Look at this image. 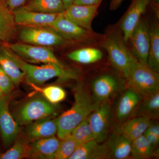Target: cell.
<instances>
[{"mask_svg":"<svg viewBox=\"0 0 159 159\" xmlns=\"http://www.w3.org/2000/svg\"><path fill=\"white\" fill-rule=\"evenodd\" d=\"M143 135L148 142L153 145L154 147H155L159 144V137L153 134L150 133V132L146 130L145 131Z\"/></svg>","mask_w":159,"mask_h":159,"instance_id":"cell-35","label":"cell"},{"mask_svg":"<svg viewBox=\"0 0 159 159\" xmlns=\"http://www.w3.org/2000/svg\"><path fill=\"white\" fill-rule=\"evenodd\" d=\"M66 40L74 41L92 40L93 33L80 27L71 21L65 15L60 13L56 18L49 25Z\"/></svg>","mask_w":159,"mask_h":159,"instance_id":"cell-12","label":"cell"},{"mask_svg":"<svg viewBox=\"0 0 159 159\" xmlns=\"http://www.w3.org/2000/svg\"><path fill=\"white\" fill-rule=\"evenodd\" d=\"M95 137V140L100 143L108 136L111 120L110 105L108 101L103 102L92 111L87 117Z\"/></svg>","mask_w":159,"mask_h":159,"instance_id":"cell-11","label":"cell"},{"mask_svg":"<svg viewBox=\"0 0 159 159\" xmlns=\"http://www.w3.org/2000/svg\"><path fill=\"white\" fill-rule=\"evenodd\" d=\"M60 142L59 139L53 136L31 142L30 158L54 159Z\"/></svg>","mask_w":159,"mask_h":159,"instance_id":"cell-18","label":"cell"},{"mask_svg":"<svg viewBox=\"0 0 159 159\" xmlns=\"http://www.w3.org/2000/svg\"><path fill=\"white\" fill-rule=\"evenodd\" d=\"M58 111L57 105L51 104L40 95L26 100L11 115L21 126L46 117H55Z\"/></svg>","mask_w":159,"mask_h":159,"instance_id":"cell-5","label":"cell"},{"mask_svg":"<svg viewBox=\"0 0 159 159\" xmlns=\"http://www.w3.org/2000/svg\"><path fill=\"white\" fill-rule=\"evenodd\" d=\"M5 45L23 60L34 63H42L44 64H56L64 67H67L58 59L53 51L48 47L22 43H10Z\"/></svg>","mask_w":159,"mask_h":159,"instance_id":"cell-7","label":"cell"},{"mask_svg":"<svg viewBox=\"0 0 159 159\" xmlns=\"http://www.w3.org/2000/svg\"><path fill=\"white\" fill-rule=\"evenodd\" d=\"M11 11L5 6H0V40L5 44L11 42L17 34Z\"/></svg>","mask_w":159,"mask_h":159,"instance_id":"cell-22","label":"cell"},{"mask_svg":"<svg viewBox=\"0 0 159 159\" xmlns=\"http://www.w3.org/2000/svg\"><path fill=\"white\" fill-rule=\"evenodd\" d=\"M11 98L10 94L0 97V134L6 147L14 143L20 132V125L9 111Z\"/></svg>","mask_w":159,"mask_h":159,"instance_id":"cell-10","label":"cell"},{"mask_svg":"<svg viewBox=\"0 0 159 159\" xmlns=\"http://www.w3.org/2000/svg\"><path fill=\"white\" fill-rule=\"evenodd\" d=\"M74 1L75 0H62L65 10L67 9L68 8H69L71 5H73Z\"/></svg>","mask_w":159,"mask_h":159,"instance_id":"cell-39","label":"cell"},{"mask_svg":"<svg viewBox=\"0 0 159 159\" xmlns=\"http://www.w3.org/2000/svg\"><path fill=\"white\" fill-rule=\"evenodd\" d=\"M102 1V0H75L73 4L85 6H99Z\"/></svg>","mask_w":159,"mask_h":159,"instance_id":"cell-36","label":"cell"},{"mask_svg":"<svg viewBox=\"0 0 159 159\" xmlns=\"http://www.w3.org/2000/svg\"><path fill=\"white\" fill-rule=\"evenodd\" d=\"M71 60L84 64H89L102 59V51L95 48H87L72 51L67 55Z\"/></svg>","mask_w":159,"mask_h":159,"instance_id":"cell-27","label":"cell"},{"mask_svg":"<svg viewBox=\"0 0 159 159\" xmlns=\"http://www.w3.org/2000/svg\"><path fill=\"white\" fill-rule=\"evenodd\" d=\"M155 135L159 137V126L157 122L151 121L150 124L146 130Z\"/></svg>","mask_w":159,"mask_h":159,"instance_id":"cell-37","label":"cell"},{"mask_svg":"<svg viewBox=\"0 0 159 159\" xmlns=\"http://www.w3.org/2000/svg\"><path fill=\"white\" fill-rule=\"evenodd\" d=\"M153 1H154V2H155L156 3H159V0H153Z\"/></svg>","mask_w":159,"mask_h":159,"instance_id":"cell-42","label":"cell"},{"mask_svg":"<svg viewBox=\"0 0 159 159\" xmlns=\"http://www.w3.org/2000/svg\"><path fill=\"white\" fill-rule=\"evenodd\" d=\"M25 139L29 143L55 135L57 133V118H42L25 125Z\"/></svg>","mask_w":159,"mask_h":159,"instance_id":"cell-14","label":"cell"},{"mask_svg":"<svg viewBox=\"0 0 159 159\" xmlns=\"http://www.w3.org/2000/svg\"><path fill=\"white\" fill-rule=\"evenodd\" d=\"M132 115V117L144 116L157 119L159 115V91L144 97Z\"/></svg>","mask_w":159,"mask_h":159,"instance_id":"cell-25","label":"cell"},{"mask_svg":"<svg viewBox=\"0 0 159 159\" xmlns=\"http://www.w3.org/2000/svg\"><path fill=\"white\" fill-rule=\"evenodd\" d=\"M125 43L121 31L115 29L107 32L102 43L111 63L125 78L134 58Z\"/></svg>","mask_w":159,"mask_h":159,"instance_id":"cell-3","label":"cell"},{"mask_svg":"<svg viewBox=\"0 0 159 159\" xmlns=\"http://www.w3.org/2000/svg\"><path fill=\"white\" fill-rule=\"evenodd\" d=\"M31 147L29 142L23 138L18 137L11 148L0 154V159L30 158Z\"/></svg>","mask_w":159,"mask_h":159,"instance_id":"cell-28","label":"cell"},{"mask_svg":"<svg viewBox=\"0 0 159 159\" xmlns=\"http://www.w3.org/2000/svg\"><path fill=\"white\" fill-rule=\"evenodd\" d=\"M123 1L124 0H111L110 3V6L111 10H116L119 7Z\"/></svg>","mask_w":159,"mask_h":159,"instance_id":"cell-38","label":"cell"},{"mask_svg":"<svg viewBox=\"0 0 159 159\" xmlns=\"http://www.w3.org/2000/svg\"><path fill=\"white\" fill-rule=\"evenodd\" d=\"M0 66L11 78L15 85H18L22 81L24 74L9 55L5 45L0 46Z\"/></svg>","mask_w":159,"mask_h":159,"instance_id":"cell-23","label":"cell"},{"mask_svg":"<svg viewBox=\"0 0 159 159\" xmlns=\"http://www.w3.org/2000/svg\"><path fill=\"white\" fill-rule=\"evenodd\" d=\"M151 1V0H133L128 10L122 17L119 25L125 43L128 42L132 32L146 11Z\"/></svg>","mask_w":159,"mask_h":159,"instance_id":"cell-13","label":"cell"},{"mask_svg":"<svg viewBox=\"0 0 159 159\" xmlns=\"http://www.w3.org/2000/svg\"><path fill=\"white\" fill-rule=\"evenodd\" d=\"M123 88L122 80L111 74H103L96 78L92 85L93 111Z\"/></svg>","mask_w":159,"mask_h":159,"instance_id":"cell-9","label":"cell"},{"mask_svg":"<svg viewBox=\"0 0 159 159\" xmlns=\"http://www.w3.org/2000/svg\"><path fill=\"white\" fill-rule=\"evenodd\" d=\"M29 84L37 93L51 104L57 105L65 99L66 95V91L58 86L51 85L42 88L32 84Z\"/></svg>","mask_w":159,"mask_h":159,"instance_id":"cell-30","label":"cell"},{"mask_svg":"<svg viewBox=\"0 0 159 159\" xmlns=\"http://www.w3.org/2000/svg\"><path fill=\"white\" fill-rule=\"evenodd\" d=\"M71 135L78 145L95 140V137L87 119L80 122L73 129Z\"/></svg>","mask_w":159,"mask_h":159,"instance_id":"cell-31","label":"cell"},{"mask_svg":"<svg viewBox=\"0 0 159 159\" xmlns=\"http://www.w3.org/2000/svg\"><path fill=\"white\" fill-rule=\"evenodd\" d=\"M4 93H3L2 91V89H1V88H0V97H3V96H4Z\"/></svg>","mask_w":159,"mask_h":159,"instance_id":"cell-41","label":"cell"},{"mask_svg":"<svg viewBox=\"0 0 159 159\" xmlns=\"http://www.w3.org/2000/svg\"><path fill=\"white\" fill-rule=\"evenodd\" d=\"M99 6L73 4L66 9L64 13L71 21L92 32V22L97 14Z\"/></svg>","mask_w":159,"mask_h":159,"instance_id":"cell-16","label":"cell"},{"mask_svg":"<svg viewBox=\"0 0 159 159\" xmlns=\"http://www.w3.org/2000/svg\"><path fill=\"white\" fill-rule=\"evenodd\" d=\"M142 99L139 94L128 89L119 100L116 109L117 119L119 121H125L131 116Z\"/></svg>","mask_w":159,"mask_h":159,"instance_id":"cell-20","label":"cell"},{"mask_svg":"<svg viewBox=\"0 0 159 159\" xmlns=\"http://www.w3.org/2000/svg\"><path fill=\"white\" fill-rule=\"evenodd\" d=\"M6 1V0H0V5H5Z\"/></svg>","mask_w":159,"mask_h":159,"instance_id":"cell-40","label":"cell"},{"mask_svg":"<svg viewBox=\"0 0 159 159\" xmlns=\"http://www.w3.org/2000/svg\"><path fill=\"white\" fill-rule=\"evenodd\" d=\"M28 0H6L5 6L11 11L23 6Z\"/></svg>","mask_w":159,"mask_h":159,"instance_id":"cell-34","label":"cell"},{"mask_svg":"<svg viewBox=\"0 0 159 159\" xmlns=\"http://www.w3.org/2000/svg\"><path fill=\"white\" fill-rule=\"evenodd\" d=\"M16 24L25 26H48L60 13L48 14L31 11L22 6L11 11Z\"/></svg>","mask_w":159,"mask_h":159,"instance_id":"cell-15","label":"cell"},{"mask_svg":"<svg viewBox=\"0 0 159 159\" xmlns=\"http://www.w3.org/2000/svg\"><path fill=\"white\" fill-rule=\"evenodd\" d=\"M151 120L147 117H133L122 123L117 129V132L130 141H133L144 134Z\"/></svg>","mask_w":159,"mask_h":159,"instance_id":"cell-19","label":"cell"},{"mask_svg":"<svg viewBox=\"0 0 159 159\" xmlns=\"http://www.w3.org/2000/svg\"><path fill=\"white\" fill-rule=\"evenodd\" d=\"M6 46L9 55L24 73L28 83L39 86L55 77H57L61 81L78 78L77 74L72 69L56 64H44L41 66L31 64L20 58Z\"/></svg>","mask_w":159,"mask_h":159,"instance_id":"cell-2","label":"cell"},{"mask_svg":"<svg viewBox=\"0 0 159 159\" xmlns=\"http://www.w3.org/2000/svg\"><path fill=\"white\" fill-rule=\"evenodd\" d=\"M130 42V52L134 57L142 64L147 65L150 33L149 22L146 19L141 17L131 34L128 41Z\"/></svg>","mask_w":159,"mask_h":159,"instance_id":"cell-8","label":"cell"},{"mask_svg":"<svg viewBox=\"0 0 159 159\" xmlns=\"http://www.w3.org/2000/svg\"><path fill=\"white\" fill-rule=\"evenodd\" d=\"M4 6V5H0V6ZM4 6H5V5H4Z\"/></svg>","mask_w":159,"mask_h":159,"instance_id":"cell-44","label":"cell"},{"mask_svg":"<svg viewBox=\"0 0 159 159\" xmlns=\"http://www.w3.org/2000/svg\"><path fill=\"white\" fill-rule=\"evenodd\" d=\"M125 79L128 89L143 98L159 91V73L139 62L135 57Z\"/></svg>","mask_w":159,"mask_h":159,"instance_id":"cell-4","label":"cell"},{"mask_svg":"<svg viewBox=\"0 0 159 159\" xmlns=\"http://www.w3.org/2000/svg\"><path fill=\"white\" fill-rule=\"evenodd\" d=\"M71 134L61 139L54 159H69L78 146Z\"/></svg>","mask_w":159,"mask_h":159,"instance_id":"cell-32","label":"cell"},{"mask_svg":"<svg viewBox=\"0 0 159 159\" xmlns=\"http://www.w3.org/2000/svg\"><path fill=\"white\" fill-rule=\"evenodd\" d=\"M150 44L147 65L154 72H159V27L157 23L149 24Z\"/></svg>","mask_w":159,"mask_h":159,"instance_id":"cell-24","label":"cell"},{"mask_svg":"<svg viewBox=\"0 0 159 159\" xmlns=\"http://www.w3.org/2000/svg\"><path fill=\"white\" fill-rule=\"evenodd\" d=\"M74 102L68 110L57 118V136L61 140L69 134L78 124L87 119L93 111L92 98L82 83L74 88Z\"/></svg>","mask_w":159,"mask_h":159,"instance_id":"cell-1","label":"cell"},{"mask_svg":"<svg viewBox=\"0 0 159 159\" xmlns=\"http://www.w3.org/2000/svg\"><path fill=\"white\" fill-rule=\"evenodd\" d=\"M15 85L11 78L0 66V88L4 95H9L14 89Z\"/></svg>","mask_w":159,"mask_h":159,"instance_id":"cell-33","label":"cell"},{"mask_svg":"<svg viewBox=\"0 0 159 159\" xmlns=\"http://www.w3.org/2000/svg\"><path fill=\"white\" fill-rule=\"evenodd\" d=\"M131 144L132 141L116 132L111 135L107 145L111 157L124 159L131 154Z\"/></svg>","mask_w":159,"mask_h":159,"instance_id":"cell-21","label":"cell"},{"mask_svg":"<svg viewBox=\"0 0 159 159\" xmlns=\"http://www.w3.org/2000/svg\"><path fill=\"white\" fill-rule=\"evenodd\" d=\"M155 147L148 142L144 135L132 141L131 154L137 159L149 158L155 155Z\"/></svg>","mask_w":159,"mask_h":159,"instance_id":"cell-29","label":"cell"},{"mask_svg":"<svg viewBox=\"0 0 159 159\" xmlns=\"http://www.w3.org/2000/svg\"><path fill=\"white\" fill-rule=\"evenodd\" d=\"M22 26L17 34L23 43L50 47L61 46L66 43L64 38L49 26Z\"/></svg>","mask_w":159,"mask_h":159,"instance_id":"cell-6","label":"cell"},{"mask_svg":"<svg viewBox=\"0 0 159 159\" xmlns=\"http://www.w3.org/2000/svg\"><path fill=\"white\" fill-rule=\"evenodd\" d=\"M24 6L31 11L48 14L62 13L65 11L62 0H29Z\"/></svg>","mask_w":159,"mask_h":159,"instance_id":"cell-26","label":"cell"},{"mask_svg":"<svg viewBox=\"0 0 159 159\" xmlns=\"http://www.w3.org/2000/svg\"><path fill=\"white\" fill-rule=\"evenodd\" d=\"M3 43L2 42V41H1V40H0V46L1 45V44Z\"/></svg>","mask_w":159,"mask_h":159,"instance_id":"cell-43","label":"cell"},{"mask_svg":"<svg viewBox=\"0 0 159 159\" xmlns=\"http://www.w3.org/2000/svg\"><path fill=\"white\" fill-rule=\"evenodd\" d=\"M107 144H100L95 140L80 144L69 159H102L110 157Z\"/></svg>","mask_w":159,"mask_h":159,"instance_id":"cell-17","label":"cell"}]
</instances>
